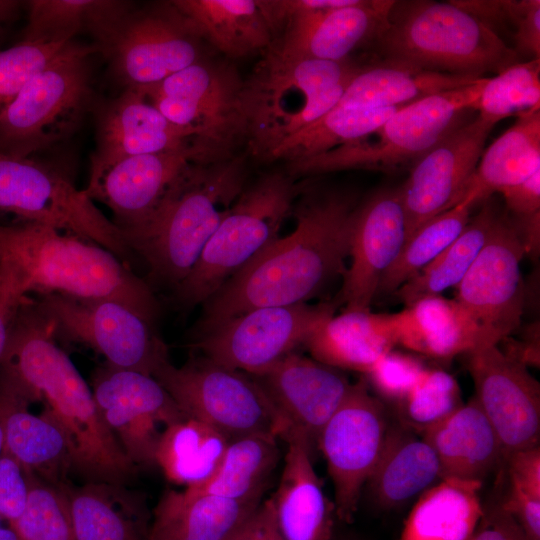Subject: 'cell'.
<instances>
[{"label":"cell","instance_id":"52a82bcc","mask_svg":"<svg viewBox=\"0 0 540 540\" xmlns=\"http://www.w3.org/2000/svg\"><path fill=\"white\" fill-rule=\"evenodd\" d=\"M294 178L273 171L246 184L192 270L174 289L180 308L202 305L279 237L301 189Z\"/></svg>","mask_w":540,"mask_h":540},{"label":"cell","instance_id":"1f68e13d","mask_svg":"<svg viewBox=\"0 0 540 540\" xmlns=\"http://www.w3.org/2000/svg\"><path fill=\"white\" fill-rule=\"evenodd\" d=\"M394 315L397 345L420 355L450 360L484 345L476 323L455 299L426 296Z\"/></svg>","mask_w":540,"mask_h":540},{"label":"cell","instance_id":"f1b7e54d","mask_svg":"<svg viewBox=\"0 0 540 540\" xmlns=\"http://www.w3.org/2000/svg\"><path fill=\"white\" fill-rule=\"evenodd\" d=\"M421 434L439 459L442 478L482 481L503 463L499 438L475 397Z\"/></svg>","mask_w":540,"mask_h":540},{"label":"cell","instance_id":"f5cc1de1","mask_svg":"<svg viewBox=\"0 0 540 540\" xmlns=\"http://www.w3.org/2000/svg\"><path fill=\"white\" fill-rule=\"evenodd\" d=\"M470 540H527L513 516L501 504L484 514Z\"/></svg>","mask_w":540,"mask_h":540},{"label":"cell","instance_id":"c3c4849f","mask_svg":"<svg viewBox=\"0 0 540 540\" xmlns=\"http://www.w3.org/2000/svg\"><path fill=\"white\" fill-rule=\"evenodd\" d=\"M426 368L416 356L391 350L371 367L366 380L382 399L398 405Z\"/></svg>","mask_w":540,"mask_h":540},{"label":"cell","instance_id":"f6af8a7d","mask_svg":"<svg viewBox=\"0 0 540 540\" xmlns=\"http://www.w3.org/2000/svg\"><path fill=\"white\" fill-rule=\"evenodd\" d=\"M30 475L27 503L12 523L21 540H75L66 485Z\"/></svg>","mask_w":540,"mask_h":540},{"label":"cell","instance_id":"8fae6325","mask_svg":"<svg viewBox=\"0 0 540 540\" xmlns=\"http://www.w3.org/2000/svg\"><path fill=\"white\" fill-rule=\"evenodd\" d=\"M153 377L181 410L229 441L251 434L283 438L286 427L272 402L249 374L218 365L204 356L182 366L163 362Z\"/></svg>","mask_w":540,"mask_h":540},{"label":"cell","instance_id":"e575fe53","mask_svg":"<svg viewBox=\"0 0 540 540\" xmlns=\"http://www.w3.org/2000/svg\"><path fill=\"white\" fill-rule=\"evenodd\" d=\"M482 481L443 477L418 496L399 540H470L484 508Z\"/></svg>","mask_w":540,"mask_h":540},{"label":"cell","instance_id":"277c9868","mask_svg":"<svg viewBox=\"0 0 540 540\" xmlns=\"http://www.w3.org/2000/svg\"><path fill=\"white\" fill-rule=\"evenodd\" d=\"M246 157L194 163L177 180L149 221L123 235L147 264L150 278L173 290L246 186Z\"/></svg>","mask_w":540,"mask_h":540},{"label":"cell","instance_id":"7a4b0ae2","mask_svg":"<svg viewBox=\"0 0 540 540\" xmlns=\"http://www.w3.org/2000/svg\"><path fill=\"white\" fill-rule=\"evenodd\" d=\"M53 326L35 298L18 306L10 323L0 371L21 386L60 426L72 472L84 482L123 484L136 467L103 421L91 388L57 345Z\"/></svg>","mask_w":540,"mask_h":540},{"label":"cell","instance_id":"f35d334b","mask_svg":"<svg viewBox=\"0 0 540 540\" xmlns=\"http://www.w3.org/2000/svg\"><path fill=\"white\" fill-rule=\"evenodd\" d=\"M229 440L212 426L192 417L169 425L155 453V465L168 481L195 489L216 471Z\"/></svg>","mask_w":540,"mask_h":540},{"label":"cell","instance_id":"ab89813d","mask_svg":"<svg viewBox=\"0 0 540 540\" xmlns=\"http://www.w3.org/2000/svg\"><path fill=\"white\" fill-rule=\"evenodd\" d=\"M277 437L251 434L228 442L211 478L190 492L212 494L233 500L262 498L280 457Z\"/></svg>","mask_w":540,"mask_h":540},{"label":"cell","instance_id":"8d00e7d4","mask_svg":"<svg viewBox=\"0 0 540 540\" xmlns=\"http://www.w3.org/2000/svg\"><path fill=\"white\" fill-rule=\"evenodd\" d=\"M537 171H540V110L519 115L483 151L463 200L473 205L486 201L492 194L526 180Z\"/></svg>","mask_w":540,"mask_h":540},{"label":"cell","instance_id":"9f6ffc18","mask_svg":"<svg viewBox=\"0 0 540 540\" xmlns=\"http://www.w3.org/2000/svg\"><path fill=\"white\" fill-rule=\"evenodd\" d=\"M522 241L525 255L536 259L540 252V211L513 219Z\"/></svg>","mask_w":540,"mask_h":540},{"label":"cell","instance_id":"4dcf8cb0","mask_svg":"<svg viewBox=\"0 0 540 540\" xmlns=\"http://www.w3.org/2000/svg\"><path fill=\"white\" fill-rule=\"evenodd\" d=\"M171 3L202 40L229 57L266 51L274 41L275 30L264 0H176Z\"/></svg>","mask_w":540,"mask_h":540},{"label":"cell","instance_id":"484cf974","mask_svg":"<svg viewBox=\"0 0 540 540\" xmlns=\"http://www.w3.org/2000/svg\"><path fill=\"white\" fill-rule=\"evenodd\" d=\"M287 452L276 493L271 497L284 540H331L335 506L324 493L311 458V445L299 434L284 438Z\"/></svg>","mask_w":540,"mask_h":540},{"label":"cell","instance_id":"2e32d148","mask_svg":"<svg viewBox=\"0 0 540 540\" xmlns=\"http://www.w3.org/2000/svg\"><path fill=\"white\" fill-rule=\"evenodd\" d=\"M390 423L383 402L361 378L322 428L316 446L334 488L336 517L350 523L382 454Z\"/></svg>","mask_w":540,"mask_h":540},{"label":"cell","instance_id":"ee69618b","mask_svg":"<svg viewBox=\"0 0 540 540\" xmlns=\"http://www.w3.org/2000/svg\"><path fill=\"white\" fill-rule=\"evenodd\" d=\"M536 110H540V59L516 62L489 77L474 104V111L494 125Z\"/></svg>","mask_w":540,"mask_h":540},{"label":"cell","instance_id":"cb8c5ba5","mask_svg":"<svg viewBox=\"0 0 540 540\" xmlns=\"http://www.w3.org/2000/svg\"><path fill=\"white\" fill-rule=\"evenodd\" d=\"M251 376L282 419L284 437L289 432L297 433L312 448L353 384L339 369L295 351Z\"/></svg>","mask_w":540,"mask_h":540},{"label":"cell","instance_id":"d6986e66","mask_svg":"<svg viewBox=\"0 0 540 540\" xmlns=\"http://www.w3.org/2000/svg\"><path fill=\"white\" fill-rule=\"evenodd\" d=\"M99 413L121 449L136 466H154L163 431L188 417L151 375L104 363L92 374Z\"/></svg>","mask_w":540,"mask_h":540},{"label":"cell","instance_id":"603a6c76","mask_svg":"<svg viewBox=\"0 0 540 540\" xmlns=\"http://www.w3.org/2000/svg\"><path fill=\"white\" fill-rule=\"evenodd\" d=\"M406 241L399 188L374 192L356 206L351 223L350 266L335 301L344 310H370L382 276Z\"/></svg>","mask_w":540,"mask_h":540},{"label":"cell","instance_id":"74e56055","mask_svg":"<svg viewBox=\"0 0 540 540\" xmlns=\"http://www.w3.org/2000/svg\"><path fill=\"white\" fill-rule=\"evenodd\" d=\"M26 4L24 40L72 41L80 33H89L98 49L131 11L129 2L115 0H32Z\"/></svg>","mask_w":540,"mask_h":540},{"label":"cell","instance_id":"bcb514c9","mask_svg":"<svg viewBox=\"0 0 540 540\" xmlns=\"http://www.w3.org/2000/svg\"><path fill=\"white\" fill-rule=\"evenodd\" d=\"M462 404L456 379L444 370L426 368L397 407L402 424L421 433Z\"/></svg>","mask_w":540,"mask_h":540},{"label":"cell","instance_id":"5bb4252c","mask_svg":"<svg viewBox=\"0 0 540 540\" xmlns=\"http://www.w3.org/2000/svg\"><path fill=\"white\" fill-rule=\"evenodd\" d=\"M135 89L169 121L226 154L245 138L244 80L229 63L201 59L156 85Z\"/></svg>","mask_w":540,"mask_h":540},{"label":"cell","instance_id":"8992f818","mask_svg":"<svg viewBox=\"0 0 540 540\" xmlns=\"http://www.w3.org/2000/svg\"><path fill=\"white\" fill-rule=\"evenodd\" d=\"M362 66L351 59H284L267 49L244 80L245 139L251 153L267 160L282 143L327 114Z\"/></svg>","mask_w":540,"mask_h":540},{"label":"cell","instance_id":"e0dca14e","mask_svg":"<svg viewBox=\"0 0 540 540\" xmlns=\"http://www.w3.org/2000/svg\"><path fill=\"white\" fill-rule=\"evenodd\" d=\"M202 39L170 2L130 11L99 47L126 87L158 84L202 59Z\"/></svg>","mask_w":540,"mask_h":540},{"label":"cell","instance_id":"680465c9","mask_svg":"<svg viewBox=\"0 0 540 540\" xmlns=\"http://www.w3.org/2000/svg\"><path fill=\"white\" fill-rule=\"evenodd\" d=\"M19 304L0 297V358L5 349L10 323Z\"/></svg>","mask_w":540,"mask_h":540},{"label":"cell","instance_id":"f907efd6","mask_svg":"<svg viewBox=\"0 0 540 540\" xmlns=\"http://www.w3.org/2000/svg\"><path fill=\"white\" fill-rule=\"evenodd\" d=\"M509 23L516 53L540 59V1L510 0Z\"/></svg>","mask_w":540,"mask_h":540},{"label":"cell","instance_id":"9a60e30c","mask_svg":"<svg viewBox=\"0 0 540 540\" xmlns=\"http://www.w3.org/2000/svg\"><path fill=\"white\" fill-rule=\"evenodd\" d=\"M337 306L334 301L255 308L195 336L193 346L218 365L257 374L304 345Z\"/></svg>","mask_w":540,"mask_h":540},{"label":"cell","instance_id":"b9f144b4","mask_svg":"<svg viewBox=\"0 0 540 540\" xmlns=\"http://www.w3.org/2000/svg\"><path fill=\"white\" fill-rule=\"evenodd\" d=\"M401 107L363 108L336 105L319 120L282 143L267 160H282L290 169L306 160L361 139Z\"/></svg>","mask_w":540,"mask_h":540},{"label":"cell","instance_id":"30bf717a","mask_svg":"<svg viewBox=\"0 0 540 540\" xmlns=\"http://www.w3.org/2000/svg\"><path fill=\"white\" fill-rule=\"evenodd\" d=\"M0 212L94 242L128 265L120 229L64 173L32 157L0 152Z\"/></svg>","mask_w":540,"mask_h":540},{"label":"cell","instance_id":"83f0119b","mask_svg":"<svg viewBox=\"0 0 540 540\" xmlns=\"http://www.w3.org/2000/svg\"><path fill=\"white\" fill-rule=\"evenodd\" d=\"M397 345L394 313L344 310L324 321L304 346L311 357L337 368L367 373Z\"/></svg>","mask_w":540,"mask_h":540},{"label":"cell","instance_id":"3957f363","mask_svg":"<svg viewBox=\"0 0 540 540\" xmlns=\"http://www.w3.org/2000/svg\"><path fill=\"white\" fill-rule=\"evenodd\" d=\"M31 293L119 301L156 322L150 285L100 245L36 222H0V297Z\"/></svg>","mask_w":540,"mask_h":540},{"label":"cell","instance_id":"ac0fdd59","mask_svg":"<svg viewBox=\"0 0 540 540\" xmlns=\"http://www.w3.org/2000/svg\"><path fill=\"white\" fill-rule=\"evenodd\" d=\"M524 255L513 218L499 214L489 239L455 287L454 299L476 323L483 344H498L520 327L526 300Z\"/></svg>","mask_w":540,"mask_h":540},{"label":"cell","instance_id":"4fadbf2b","mask_svg":"<svg viewBox=\"0 0 540 540\" xmlns=\"http://www.w3.org/2000/svg\"><path fill=\"white\" fill-rule=\"evenodd\" d=\"M275 30L268 48L284 59L344 61L384 26L394 0H266Z\"/></svg>","mask_w":540,"mask_h":540},{"label":"cell","instance_id":"94428289","mask_svg":"<svg viewBox=\"0 0 540 540\" xmlns=\"http://www.w3.org/2000/svg\"><path fill=\"white\" fill-rule=\"evenodd\" d=\"M0 540H21L11 522L0 515Z\"/></svg>","mask_w":540,"mask_h":540},{"label":"cell","instance_id":"9c48e42d","mask_svg":"<svg viewBox=\"0 0 540 540\" xmlns=\"http://www.w3.org/2000/svg\"><path fill=\"white\" fill-rule=\"evenodd\" d=\"M96 45L69 42L0 110V152L31 157L66 140L80 124L91 94L89 59Z\"/></svg>","mask_w":540,"mask_h":540},{"label":"cell","instance_id":"60d3db41","mask_svg":"<svg viewBox=\"0 0 540 540\" xmlns=\"http://www.w3.org/2000/svg\"><path fill=\"white\" fill-rule=\"evenodd\" d=\"M498 216L494 206L486 202L448 247L395 292L405 307L455 288L489 239Z\"/></svg>","mask_w":540,"mask_h":540},{"label":"cell","instance_id":"91938a15","mask_svg":"<svg viewBox=\"0 0 540 540\" xmlns=\"http://www.w3.org/2000/svg\"><path fill=\"white\" fill-rule=\"evenodd\" d=\"M21 3L14 0H0V38L5 28L15 18Z\"/></svg>","mask_w":540,"mask_h":540},{"label":"cell","instance_id":"d590c367","mask_svg":"<svg viewBox=\"0 0 540 540\" xmlns=\"http://www.w3.org/2000/svg\"><path fill=\"white\" fill-rule=\"evenodd\" d=\"M481 78L378 61L361 67L347 84L336 105L401 107L436 93L473 84Z\"/></svg>","mask_w":540,"mask_h":540},{"label":"cell","instance_id":"816d5d0a","mask_svg":"<svg viewBox=\"0 0 540 540\" xmlns=\"http://www.w3.org/2000/svg\"><path fill=\"white\" fill-rule=\"evenodd\" d=\"M509 487L540 497V447L520 450L507 456Z\"/></svg>","mask_w":540,"mask_h":540},{"label":"cell","instance_id":"f546056e","mask_svg":"<svg viewBox=\"0 0 540 540\" xmlns=\"http://www.w3.org/2000/svg\"><path fill=\"white\" fill-rule=\"evenodd\" d=\"M75 540H147L144 498L123 484L66 485Z\"/></svg>","mask_w":540,"mask_h":540},{"label":"cell","instance_id":"ffe728a7","mask_svg":"<svg viewBox=\"0 0 540 540\" xmlns=\"http://www.w3.org/2000/svg\"><path fill=\"white\" fill-rule=\"evenodd\" d=\"M494 126L477 115L449 132L412 164L408 178L399 187L406 240L425 222L464 199Z\"/></svg>","mask_w":540,"mask_h":540},{"label":"cell","instance_id":"7bdbcfd3","mask_svg":"<svg viewBox=\"0 0 540 540\" xmlns=\"http://www.w3.org/2000/svg\"><path fill=\"white\" fill-rule=\"evenodd\" d=\"M473 206L463 200L418 228L406 240L397 258L382 276L377 295L395 293L434 260L462 232L471 218Z\"/></svg>","mask_w":540,"mask_h":540},{"label":"cell","instance_id":"d6a6232c","mask_svg":"<svg viewBox=\"0 0 540 540\" xmlns=\"http://www.w3.org/2000/svg\"><path fill=\"white\" fill-rule=\"evenodd\" d=\"M15 385L17 394L5 419L4 452L42 481L56 486L68 484L72 461L65 434L45 411L39 415L30 412L33 399Z\"/></svg>","mask_w":540,"mask_h":540},{"label":"cell","instance_id":"7c38bea8","mask_svg":"<svg viewBox=\"0 0 540 540\" xmlns=\"http://www.w3.org/2000/svg\"><path fill=\"white\" fill-rule=\"evenodd\" d=\"M36 301L57 339L93 349L109 366L153 376L169 360L155 322L119 301L62 294L38 296Z\"/></svg>","mask_w":540,"mask_h":540},{"label":"cell","instance_id":"4316f807","mask_svg":"<svg viewBox=\"0 0 540 540\" xmlns=\"http://www.w3.org/2000/svg\"><path fill=\"white\" fill-rule=\"evenodd\" d=\"M261 502L168 489L153 510L147 540H232Z\"/></svg>","mask_w":540,"mask_h":540},{"label":"cell","instance_id":"ba28073f","mask_svg":"<svg viewBox=\"0 0 540 540\" xmlns=\"http://www.w3.org/2000/svg\"><path fill=\"white\" fill-rule=\"evenodd\" d=\"M489 77L430 95L398 109L361 139L288 169L293 177L349 169L392 172L412 164L466 122Z\"/></svg>","mask_w":540,"mask_h":540},{"label":"cell","instance_id":"44dd1931","mask_svg":"<svg viewBox=\"0 0 540 540\" xmlns=\"http://www.w3.org/2000/svg\"><path fill=\"white\" fill-rule=\"evenodd\" d=\"M219 160L198 150H177L91 164L83 191L93 202H101L111 210L112 222L124 235L149 221L191 165Z\"/></svg>","mask_w":540,"mask_h":540},{"label":"cell","instance_id":"7dc6e473","mask_svg":"<svg viewBox=\"0 0 540 540\" xmlns=\"http://www.w3.org/2000/svg\"><path fill=\"white\" fill-rule=\"evenodd\" d=\"M73 41V40H72ZM71 41L42 42L22 39L0 51V110Z\"/></svg>","mask_w":540,"mask_h":540},{"label":"cell","instance_id":"6f0895ef","mask_svg":"<svg viewBox=\"0 0 540 540\" xmlns=\"http://www.w3.org/2000/svg\"><path fill=\"white\" fill-rule=\"evenodd\" d=\"M16 394V385L0 372V457L4 452V427L6 415Z\"/></svg>","mask_w":540,"mask_h":540},{"label":"cell","instance_id":"681fc988","mask_svg":"<svg viewBox=\"0 0 540 540\" xmlns=\"http://www.w3.org/2000/svg\"><path fill=\"white\" fill-rule=\"evenodd\" d=\"M30 490V475L10 455L0 457V515L16 521L25 509Z\"/></svg>","mask_w":540,"mask_h":540},{"label":"cell","instance_id":"6da1fadb","mask_svg":"<svg viewBox=\"0 0 540 540\" xmlns=\"http://www.w3.org/2000/svg\"><path fill=\"white\" fill-rule=\"evenodd\" d=\"M352 195L301 186L295 229L278 237L202 304L195 336L260 307L307 303L346 271Z\"/></svg>","mask_w":540,"mask_h":540},{"label":"cell","instance_id":"836d02e7","mask_svg":"<svg viewBox=\"0 0 540 540\" xmlns=\"http://www.w3.org/2000/svg\"><path fill=\"white\" fill-rule=\"evenodd\" d=\"M441 478V465L430 444L408 426L390 424L382 454L368 481L377 504L385 509L400 507Z\"/></svg>","mask_w":540,"mask_h":540},{"label":"cell","instance_id":"db71d44e","mask_svg":"<svg viewBox=\"0 0 540 540\" xmlns=\"http://www.w3.org/2000/svg\"><path fill=\"white\" fill-rule=\"evenodd\" d=\"M508 210L515 217L531 215L540 211V171L526 180L501 189Z\"/></svg>","mask_w":540,"mask_h":540},{"label":"cell","instance_id":"7402d4cb","mask_svg":"<svg viewBox=\"0 0 540 540\" xmlns=\"http://www.w3.org/2000/svg\"><path fill=\"white\" fill-rule=\"evenodd\" d=\"M475 399L510 454L539 446L540 386L527 367L504 354L497 344L477 346L468 353Z\"/></svg>","mask_w":540,"mask_h":540},{"label":"cell","instance_id":"d4e9b609","mask_svg":"<svg viewBox=\"0 0 540 540\" xmlns=\"http://www.w3.org/2000/svg\"><path fill=\"white\" fill-rule=\"evenodd\" d=\"M177 150H198L217 159L231 156L172 123L142 92L126 87L98 114L96 149L91 164H106L129 156Z\"/></svg>","mask_w":540,"mask_h":540},{"label":"cell","instance_id":"11a10c76","mask_svg":"<svg viewBox=\"0 0 540 540\" xmlns=\"http://www.w3.org/2000/svg\"><path fill=\"white\" fill-rule=\"evenodd\" d=\"M232 540H284L276 523L271 498L259 504Z\"/></svg>","mask_w":540,"mask_h":540},{"label":"cell","instance_id":"5b68a950","mask_svg":"<svg viewBox=\"0 0 540 540\" xmlns=\"http://www.w3.org/2000/svg\"><path fill=\"white\" fill-rule=\"evenodd\" d=\"M370 45L380 62L469 77L497 74L518 59L493 29L452 1H394Z\"/></svg>","mask_w":540,"mask_h":540}]
</instances>
